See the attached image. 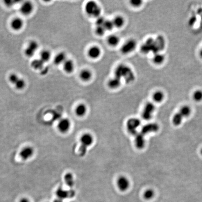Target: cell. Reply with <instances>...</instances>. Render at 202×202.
Wrapping results in <instances>:
<instances>
[{"instance_id": "cell-15", "label": "cell", "mask_w": 202, "mask_h": 202, "mask_svg": "<svg viewBox=\"0 0 202 202\" xmlns=\"http://www.w3.org/2000/svg\"><path fill=\"white\" fill-rule=\"evenodd\" d=\"M70 127V121L67 119H63L60 120L58 124V128L59 131L64 133L68 132Z\"/></svg>"}, {"instance_id": "cell-32", "label": "cell", "mask_w": 202, "mask_h": 202, "mask_svg": "<svg viewBox=\"0 0 202 202\" xmlns=\"http://www.w3.org/2000/svg\"><path fill=\"white\" fill-rule=\"evenodd\" d=\"M183 117L179 112L176 113L173 117V123L176 126H179L182 123Z\"/></svg>"}, {"instance_id": "cell-18", "label": "cell", "mask_w": 202, "mask_h": 202, "mask_svg": "<svg viewBox=\"0 0 202 202\" xmlns=\"http://www.w3.org/2000/svg\"><path fill=\"white\" fill-rule=\"evenodd\" d=\"M62 65L64 71L67 74H71L74 70V63L72 60L67 59Z\"/></svg>"}, {"instance_id": "cell-38", "label": "cell", "mask_w": 202, "mask_h": 202, "mask_svg": "<svg viewBox=\"0 0 202 202\" xmlns=\"http://www.w3.org/2000/svg\"><path fill=\"white\" fill-rule=\"evenodd\" d=\"M49 71V68L47 66H44L42 69L40 71V74L42 76H44L47 74Z\"/></svg>"}, {"instance_id": "cell-22", "label": "cell", "mask_w": 202, "mask_h": 202, "mask_svg": "<svg viewBox=\"0 0 202 202\" xmlns=\"http://www.w3.org/2000/svg\"><path fill=\"white\" fill-rule=\"evenodd\" d=\"M67 60L66 54L64 52H60L57 55H55L53 59V62L56 65H60L63 64L64 62Z\"/></svg>"}, {"instance_id": "cell-1", "label": "cell", "mask_w": 202, "mask_h": 202, "mask_svg": "<svg viewBox=\"0 0 202 202\" xmlns=\"http://www.w3.org/2000/svg\"><path fill=\"white\" fill-rule=\"evenodd\" d=\"M114 76L124 81L126 83H131L135 80V74L132 68L126 64H120L115 69Z\"/></svg>"}, {"instance_id": "cell-9", "label": "cell", "mask_w": 202, "mask_h": 202, "mask_svg": "<svg viewBox=\"0 0 202 202\" xmlns=\"http://www.w3.org/2000/svg\"><path fill=\"white\" fill-rule=\"evenodd\" d=\"M75 192L73 190H66L61 188H59L56 192L58 199L63 200L67 198H72L75 196Z\"/></svg>"}, {"instance_id": "cell-20", "label": "cell", "mask_w": 202, "mask_h": 202, "mask_svg": "<svg viewBox=\"0 0 202 202\" xmlns=\"http://www.w3.org/2000/svg\"><path fill=\"white\" fill-rule=\"evenodd\" d=\"M114 27L121 28L126 24V20L123 16L120 15L116 16L112 20Z\"/></svg>"}, {"instance_id": "cell-36", "label": "cell", "mask_w": 202, "mask_h": 202, "mask_svg": "<svg viewBox=\"0 0 202 202\" xmlns=\"http://www.w3.org/2000/svg\"><path fill=\"white\" fill-rule=\"evenodd\" d=\"M96 33L99 36H103L104 35L106 32V30L104 29L103 26H96Z\"/></svg>"}, {"instance_id": "cell-37", "label": "cell", "mask_w": 202, "mask_h": 202, "mask_svg": "<svg viewBox=\"0 0 202 202\" xmlns=\"http://www.w3.org/2000/svg\"><path fill=\"white\" fill-rule=\"evenodd\" d=\"M105 20L106 19H105V18L103 17H102V16H100V17L96 18V26H103V24L105 22Z\"/></svg>"}, {"instance_id": "cell-3", "label": "cell", "mask_w": 202, "mask_h": 202, "mask_svg": "<svg viewBox=\"0 0 202 202\" xmlns=\"http://www.w3.org/2000/svg\"><path fill=\"white\" fill-rule=\"evenodd\" d=\"M81 147L80 153L81 155H84L86 153L87 149L93 143L94 139L92 135L89 133H84L81 136L80 139Z\"/></svg>"}, {"instance_id": "cell-7", "label": "cell", "mask_w": 202, "mask_h": 202, "mask_svg": "<svg viewBox=\"0 0 202 202\" xmlns=\"http://www.w3.org/2000/svg\"><path fill=\"white\" fill-rule=\"evenodd\" d=\"M140 125V120L135 118H132L127 122L126 127L128 132L132 134L136 135L137 134V129Z\"/></svg>"}, {"instance_id": "cell-16", "label": "cell", "mask_w": 202, "mask_h": 202, "mask_svg": "<svg viewBox=\"0 0 202 202\" xmlns=\"http://www.w3.org/2000/svg\"><path fill=\"white\" fill-rule=\"evenodd\" d=\"M101 53V50L98 46H92L87 51V55L92 59H98L100 56Z\"/></svg>"}, {"instance_id": "cell-6", "label": "cell", "mask_w": 202, "mask_h": 202, "mask_svg": "<svg viewBox=\"0 0 202 202\" xmlns=\"http://www.w3.org/2000/svg\"><path fill=\"white\" fill-rule=\"evenodd\" d=\"M39 48L38 42L35 40L30 41L24 51V53L27 57L31 58L35 55Z\"/></svg>"}, {"instance_id": "cell-40", "label": "cell", "mask_w": 202, "mask_h": 202, "mask_svg": "<svg viewBox=\"0 0 202 202\" xmlns=\"http://www.w3.org/2000/svg\"><path fill=\"white\" fill-rule=\"evenodd\" d=\"M20 202H31V201H30L27 198L24 197V198H22V199L20 200Z\"/></svg>"}, {"instance_id": "cell-27", "label": "cell", "mask_w": 202, "mask_h": 202, "mask_svg": "<svg viewBox=\"0 0 202 202\" xmlns=\"http://www.w3.org/2000/svg\"><path fill=\"white\" fill-rule=\"evenodd\" d=\"M51 56V53L48 50H44L40 53V59L43 61L44 63L50 60Z\"/></svg>"}, {"instance_id": "cell-14", "label": "cell", "mask_w": 202, "mask_h": 202, "mask_svg": "<svg viewBox=\"0 0 202 202\" xmlns=\"http://www.w3.org/2000/svg\"><path fill=\"white\" fill-rule=\"evenodd\" d=\"M34 153V150L33 147L27 146L22 149L20 152V156L23 160H27L33 156Z\"/></svg>"}, {"instance_id": "cell-17", "label": "cell", "mask_w": 202, "mask_h": 202, "mask_svg": "<svg viewBox=\"0 0 202 202\" xmlns=\"http://www.w3.org/2000/svg\"><path fill=\"white\" fill-rule=\"evenodd\" d=\"M166 60V56L162 52L155 53L152 57V61L154 65H161L164 63Z\"/></svg>"}, {"instance_id": "cell-11", "label": "cell", "mask_w": 202, "mask_h": 202, "mask_svg": "<svg viewBox=\"0 0 202 202\" xmlns=\"http://www.w3.org/2000/svg\"><path fill=\"white\" fill-rule=\"evenodd\" d=\"M159 129L158 124L156 123H150L146 124L141 129V134L145 136L149 133H154L158 131Z\"/></svg>"}, {"instance_id": "cell-35", "label": "cell", "mask_w": 202, "mask_h": 202, "mask_svg": "<svg viewBox=\"0 0 202 202\" xmlns=\"http://www.w3.org/2000/svg\"><path fill=\"white\" fill-rule=\"evenodd\" d=\"M130 4L133 7L138 8L143 5V1L141 0H132L130 1Z\"/></svg>"}, {"instance_id": "cell-21", "label": "cell", "mask_w": 202, "mask_h": 202, "mask_svg": "<svg viewBox=\"0 0 202 202\" xmlns=\"http://www.w3.org/2000/svg\"><path fill=\"white\" fill-rule=\"evenodd\" d=\"M164 98H165V94L160 90H156L152 94V99L155 103H161L164 100Z\"/></svg>"}, {"instance_id": "cell-8", "label": "cell", "mask_w": 202, "mask_h": 202, "mask_svg": "<svg viewBox=\"0 0 202 202\" xmlns=\"http://www.w3.org/2000/svg\"><path fill=\"white\" fill-rule=\"evenodd\" d=\"M155 110V106L151 102H148L145 105L142 117L146 120L150 119L152 117V115Z\"/></svg>"}, {"instance_id": "cell-2", "label": "cell", "mask_w": 202, "mask_h": 202, "mask_svg": "<svg viewBox=\"0 0 202 202\" xmlns=\"http://www.w3.org/2000/svg\"><path fill=\"white\" fill-rule=\"evenodd\" d=\"M85 11L90 17L97 18L100 16L102 10L96 1H87L85 5Z\"/></svg>"}, {"instance_id": "cell-26", "label": "cell", "mask_w": 202, "mask_h": 202, "mask_svg": "<svg viewBox=\"0 0 202 202\" xmlns=\"http://www.w3.org/2000/svg\"><path fill=\"white\" fill-rule=\"evenodd\" d=\"M31 66L34 69L39 71H40L45 66L44 62L42 61L40 58L33 60L31 61Z\"/></svg>"}, {"instance_id": "cell-24", "label": "cell", "mask_w": 202, "mask_h": 202, "mask_svg": "<svg viewBox=\"0 0 202 202\" xmlns=\"http://www.w3.org/2000/svg\"><path fill=\"white\" fill-rule=\"evenodd\" d=\"M79 77L83 81H88L92 78V73L90 70L84 69L81 71L79 74Z\"/></svg>"}, {"instance_id": "cell-29", "label": "cell", "mask_w": 202, "mask_h": 202, "mask_svg": "<svg viewBox=\"0 0 202 202\" xmlns=\"http://www.w3.org/2000/svg\"><path fill=\"white\" fill-rule=\"evenodd\" d=\"M179 112L183 116V118L187 117L190 115L191 113V109L188 105H184L180 108Z\"/></svg>"}, {"instance_id": "cell-44", "label": "cell", "mask_w": 202, "mask_h": 202, "mask_svg": "<svg viewBox=\"0 0 202 202\" xmlns=\"http://www.w3.org/2000/svg\"></svg>"}, {"instance_id": "cell-28", "label": "cell", "mask_w": 202, "mask_h": 202, "mask_svg": "<svg viewBox=\"0 0 202 202\" xmlns=\"http://www.w3.org/2000/svg\"><path fill=\"white\" fill-rule=\"evenodd\" d=\"M87 107L85 104H81L79 105L76 107V113L78 117H83L86 113Z\"/></svg>"}, {"instance_id": "cell-33", "label": "cell", "mask_w": 202, "mask_h": 202, "mask_svg": "<svg viewBox=\"0 0 202 202\" xmlns=\"http://www.w3.org/2000/svg\"><path fill=\"white\" fill-rule=\"evenodd\" d=\"M106 31H111L114 28L112 21L105 20V22L103 25Z\"/></svg>"}, {"instance_id": "cell-42", "label": "cell", "mask_w": 202, "mask_h": 202, "mask_svg": "<svg viewBox=\"0 0 202 202\" xmlns=\"http://www.w3.org/2000/svg\"><path fill=\"white\" fill-rule=\"evenodd\" d=\"M54 202H63V201H62V200H61L58 199L54 201Z\"/></svg>"}, {"instance_id": "cell-25", "label": "cell", "mask_w": 202, "mask_h": 202, "mask_svg": "<svg viewBox=\"0 0 202 202\" xmlns=\"http://www.w3.org/2000/svg\"><path fill=\"white\" fill-rule=\"evenodd\" d=\"M107 41L109 46L115 47L117 46L120 41V39L119 36L115 34L110 35L108 37Z\"/></svg>"}, {"instance_id": "cell-31", "label": "cell", "mask_w": 202, "mask_h": 202, "mask_svg": "<svg viewBox=\"0 0 202 202\" xmlns=\"http://www.w3.org/2000/svg\"><path fill=\"white\" fill-rule=\"evenodd\" d=\"M192 98L196 102H201L202 101V90L197 89L193 92Z\"/></svg>"}, {"instance_id": "cell-19", "label": "cell", "mask_w": 202, "mask_h": 202, "mask_svg": "<svg viewBox=\"0 0 202 202\" xmlns=\"http://www.w3.org/2000/svg\"><path fill=\"white\" fill-rule=\"evenodd\" d=\"M135 144L136 147L139 149H142L144 147L145 145V136L141 133H137L135 135Z\"/></svg>"}, {"instance_id": "cell-39", "label": "cell", "mask_w": 202, "mask_h": 202, "mask_svg": "<svg viewBox=\"0 0 202 202\" xmlns=\"http://www.w3.org/2000/svg\"><path fill=\"white\" fill-rule=\"evenodd\" d=\"M197 14L199 15L200 17H201V19L202 20V8H199L197 10Z\"/></svg>"}, {"instance_id": "cell-43", "label": "cell", "mask_w": 202, "mask_h": 202, "mask_svg": "<svg viewBox=\"0 0 202 202\" xmlns=\"http://www.w3.org/2000/svg\"><path fill=\"white\" fill-rule=\"evenodd\" d=\"M200 152H201V154H202V149L201 150V151H200Z\"/></svg>"}, {"instance_id": "cell-23", "label": "cell", "mask_w": 202, "mask_h": 202, "mask_svg": "<svg viewBox=\"0 0 202 202\" xmlns=\"http://www.w3.org/2000/svg\"><path fill=\"white\" fill-rule=\"evenodd\" d=\"M122 83L119 79L114 76L109 80L108 82V86L111 89H116L119 88Z\"/></svg>"}, {"instance_id": "cell-30", "label": "cell", "mask_w": 202, "mask_h": 202, "mask_svg": "<svg viewBox=\"0 0 202 202\" xmlns=\"http://www.w3.org/2000/svg\"><path fill=\"white\" fill-rule=\"evenodd\" d=\"M64 179L67 185L71 188L74 185V180L72 174L71 173L67 174L65 175Z\"/></svg>"}, {"instance_id": "cell-13", "label": "cell", "mask_w": 202, "mask_h": 202, "mask_svg": "<svg viewBox=\"0 0 202 202\" xmlns=\"http://www.w3.org/2000/svg\"><path fill=\"white\" fill-rule=\"evenodd\" d=\"M117 188L120 191H126L129 187L130 182L128 179L125 176L119 177L117 182Z\"/></svg>"}, {"instance_id": "cell-34", "label": "cell", "mask_w": 202, "mask_h": 202, "mask_svg": "<svg viewBox=\"0 0 202 202\" xmlns=\"http://www.w3.org/2000/svg\"><path fill=\"white\" fill-rule=\"evenodd\" d=\"M154 195V191L151 189H148L144 193V197L146 199H151L153 197Z\"/></svg>"}, {"instance_id": "cell-12", "label": "cell", "mask_w": 202, "mask_h": 202, "mask_svg": "<svg viewBox=\"0 0 202 202\" xmlns=\"http://www.w3.org/2000/svg\"><path fill=\"white\" fill-rule=\"evenodd\" d=\"M24 25V22L22 18L18 17H15L12 19L10 23V26L15 31H19L23 28Z\"/></svg>"}, {"instance_id": "cell-4", "label": "cell", "mask_w": 202, "mask_h": 202, "mask_svg": "<svg viewBox=\"0 0 202 202\" xmlns=\"http://www.w3.org/2000/svg\"><path fill=\"white\" fill-rule=\"evenodd\" d=\"M8 81L18 90H22L26 87V83L24 79L21 78L15 73H12L8 77Z\"/></svg>"}, {"instance_id": "cell-5", "label": "cell", "mask_w": 202, "mask_h": 202, "mask_svg": "<svg viewBox=\"0 0 202 202\" xmlns=\"http://www.w3.org/2000/svg\"><path fill=\"white\" fill-rule=\"evenodd\" d=\"M137 46V41L134 38H130L122 45L120 48V52L124 55L130 54L136 49Z\"/></svg>"}, {"instance_id": "cell-41", "label": "cell", "mask_w": 202, "mask_h": 202, "mask_svg": "<svg viewBox=\"0 0 202 202\" xmlns=\"http://www.w3.org/2000/svg\"><path fill=\"white\" fill-rule=\"evenodd\" d=\"M199 57L202 59V47L199 51Z\"/></svg>"}, {"instance_id": "cell-10", "label": "cell", "mask_w": 202, "mask_h": 202, "mask_svg": "<svg viewBox=\"0 0 202 202\" xmlns=\"http://www.w3.org/2000/svg\"><path fill=\"white\" fill-rule=\"evenodd\" d=\"M34 5L31 1H25L22 4L20 8L21 13L24 16H29L33 11Z\"/></svg>"}]
</instances>
